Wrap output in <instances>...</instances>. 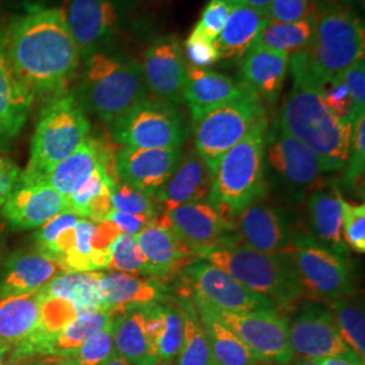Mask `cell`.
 <instances>
[{"label":"cell","mask_w":365,"mask_h":365,"mask_svg":"<svg viewBox=\"0 0 365 365\" xmlns=\"http://www.w3.org/2000/svg\"><path fill=\"white\" fill-rule=\"evenodd\" d=\"M4 37L16 75L34 96L51 99L78 75L81 57L64 11L34 7L16 16Z\"/></svg>","instance_id":"cell-1"},{"label":"cell","mask_w":365,"mask_h":365,"mask_svg":"<svg viewBox=\"0 0 365 365\" xmlns=\"http://www.w3.org/2000/svg\"><path fill=\"white\" fill-rule=\"evenodd\" d=\"M288 72L292 87L274 123L310 149L327 173L344 170L349 157L352 123L341 120L327 108L304 51L289 57Z\"/></svg>","instance_id":"cell-2"},{"label":"cell","mask_w":365,"mask_h":365,"mask_svg":"<svg viewBox=\"0 0 365 365\" xmlns=\"http://www.w3.org/2000/svg\"><path fill=\"white\" fill-rule=\"evenodd\" d=\"M75 95L86 113L111 125L148 98L141 64L120 53L105 51L91 54L83 60Z\"/></svg>","instance_id":"cell-3"},{"label":"cell","mask_w":365,"mask_h":365,"mask_svg":"<svg viewBox=\"0 0 365 365\" xmlns=\"http://www.w3.org/2000/svg\"><path fill=\"white\" fill-rule=\"evenodd\" d=\"M199 255L250 291L272 300L284 313L306 297L288 255L262 253L244 244L230 242Z\"/></svg>","instance_id":"cell-4"},{"label":"cell","mask_w":365,"mask_h":365,"mask_svg":"<svg viewBox=\"0 0 365 365\" xmlns=\"http://www.w3.org/2000/svg\"><path fill=\"white\" fill-rule=\"evenodd\" d=\"M267 118L222 157L214 173L209 200L225 215L235 218L255 205L265 191Z\"/></svg>","instance_id":"cell-5"},{"label":"cell","mask_w":365,"mask_h":365,"mask_svg":"<svg viewBox=\"0 0 365 365\" xmlns=\"http://www.w3.org/2000/svg\"><path fill=\"white\" fill-rule=\"evenodd\" d=\"M90 129V120L73 92L64 91L51 98L41 111L31 140L30 160L19 180H34L72 155L88 138Z\"/></svg>","instance_id":"cell-6"},{"label":"cell","mask_w":365,"mask_h":365,"mask_svg":"<svg viewBox=\"0 0 365 365\" xmlns=\"http://www.w3.org/2000/svg\"><path fill=\"white\" fill-rule=\"evenodd\" d=\"M304 52L317 75L339 76L346 68L364 58V24L351 10L327 9L315 16L313 38Z\"/></svg>","instance_id":"cell-7"},{"label":"cell","mask_w":365,"mask_h":365,"mask_svg":"<svg viewBox=\"0 0 365 365\" xmlns=\"http://www.w3.org/2000/svg\"><path fill=\"white\" fill-rule=\"evenodd\" d=\"M264 163L265 178L291 202H303L327 185V172L318 157L276 123L267 131Z\"/></svg>","instance_id":"cell-8"},{"label":"cell","mask_w":365,"mask_h":365,"mask_svg":"<svg viewBox=\"0 0 365 365\" xmlns=\"http://www.w3.org/2000/svg\"><path fill=\"white\" fill-rule=\"evenodd\" d=\"M300 286L312 299L330 303L354 292L349 259L325 248L309 232H300L288 249Z\"/></svg>","instance_id":"cell-9"},{"label":"cell","mask_w":365,"mask_h":365,"mask_svg":"<svg viewBox=\"0 0 365 365\" xmlns=\"http://www.w3.org/2000/svg\"><path fill=\"white\" fill-rule=\"evenodd\" d=\"M265 119L262 102L252 91L207 113L194 123L196 153L212 173L225 153Z\"/></svg>","instance_id":"cell-10"},{"label":"cell","mask_w":365,"mask_h":365,"mask_svg":"<svg viewBox=\"0 0 365 365\" xmlns=\"http://www.w3.org/2000/svg\"><path fill=\"white\" fill-rule=\"evenodd\" d=\"M117 144L140 149H182L185 125L176 106L145 98L111 123Z\"/></svg>","instance_id":"cell-11"},{"label":"cell","mask_w":365,"mask_h":365,"mask_svg":"<svg viewBox=\"0 0 365 365\" xmlns=\"http://www.w3.org/2000/svg\"><path fill=\"white\" fill-rule=\"evenodd\" d=\"M133 9V0H69L64 14L81 61L95 53L110 51Z\"/></svg>","instance_id":"cell-12"},{"label":"cell","mask_w":365,"mask_h":365,"mask_svg":"<svg viewBox=\"0 0 365 365\" xmlns=\"http://www.w3.org/2000/svg\"><path fill=\"white\" fill-rule=\"evenodd\" d=\"M215 313L262 361L274 365L292 363L294 352L289 342L288 317L280 309L262 307L248 313L215 310Z\"/></svg>","instance_id":"cell-13"},{"label":"cell","mask_w":365,"mask_h":365,"mask_svg":"<svg viewBox=\"0 0 365 365\" xmlns=\"http://www.w3.org/2000/svg\"><path fill=\"white\" fill-rule=\"evenodd\" d=\"M291 313L289 342L292 352L300 359L354 354L341 339L336 321L322 302L303 298Z\"/></svg>","instance_id":"cell-14"},{"label":"cell","mask_w":365,"mask_h":365,"mask_svg":"<svg viewBox=\"0 0 365 365\" xmlns=\"http://www.w3.org/2000/svg\"><path fill=\"white\" fill-rule=\"evenodd\" d=\"M184 274L192 298L209 303L218 312L248 313L262 307H276L272 300L250 291L209 261L192 262Z\"/></svg>","instance_id":"cell-15"},{"label":"cell","mask_w":365,"mask_h":365,"mask_svg":"<svg viewBox=\"0 0 365 365\" xmlns=\"http://www.w3.org/2000/svg\"><path fill=\"white\" fill-rule=\"evenodd\" d=\"M141 68L146 90L153 99L172 106L184 102L187 61L176 36L153 39L145 51Z\"/></svg>","instance_id":"cell-16"},{"label":"cell","mask_w":365,"mask_h":365,"mask_svg":"<svg viewBox=\"0 0 365 365\" xmlns=\"http://www.w3.org/2000/svg\"><path fill=\"white\" fill-rule=\"evenodd\" d=\"M244 245L269 255H286L299 235L283 209L269 205H250L235 217Z\"/></svg>","instance_id":"cell-17"},{"label":"cell","mask_w":365,"mask_h":365,"mask_svg":"<svg viewBox=\"0 0 365 365\" xmlns=\"http://www.w3.org/2000/svg\"><path fill=\"white\" fill-rule=\"evenodd\" d=\"M182 156L180 149L123 146L115 158V175L119 182L153 196L170 180Z\"/></svg>","instance_id":"cell-18"},{"label":"cell","mask_w":365,"mask_h":365,"mask_svg":"<svg viewBox=\"0 0 365 365\" xmlns=\"http://www.w3.org/2000/svg\"><path fill=\"white\" fill-rule=\"evenodd\" d=\"M168 217L170 227L197 255L226 244V235L235 229V218L225 215L207 199L182 205Z\"/></svg>","instance_id":"cell-19"},{"label":"cell","mask_w":365,"mask_h":365,"mask_svg":"<svg viewBox=\"0 0 365 365\" xmlns=\"http://www.w3.org/2000/svg\"><path fill=\"white\" fill-rule=\"evenodd\" d=\"M66 211H71L66 196L41 182H18L1 206L6 221L24 230L41 227Z\"/></svg>","instance_id":"cell-20"},{"label":"cell","mask_w":365,"mask_h":365,"mask_svg":"<svg viewBox=\"0 0 365 365\" xmlns=\"http://www.w3.org/2000/svg\"><path fill=\"white\" fill-rule=\"evenodd\" d=\"M64 272L60 261L39 249L15 252L1 268L0 297L36 294Z\"/></svg>","instance_id":"cell-21"},{"label":"cell","mask_w":365,"mask_h":365,"mask_svg":"<svg viewBox=\"0 0 365 365\" xmlns=\"http://www.w3.org/2000/svg\"><path fill=\"white\" fill-rule=\"evenodd\" d=\"M34 93L14 69L4 30L0 27V144L10 143L22 131L30 115Z\"/></svg>","instance_id":"cell-22"},{"label":"cell","mask_w":365,"mask_h":365,"mask_svg":"<svg viewBox=\"0 0 365 365\" xmlns=\"http://www.w3.org/2000/svg\"><path fill=\"white\" fill-rule=\"evenodd\" d=\"M249 91L240 80L187 64L184 102L190 108L194 123L210 111L233 102Z\"/></svg>","instance_id":"cell-23"},{"label":"cell","mask_w":365,"mask_h":365,"mask_svg":"<svg viewBox=\"0 0 365 365\" xmlns=\"http://www.w3.org/2000/svg\"><path fill=\"white\" fill-rule=\"evenodd\" d=\"M289 68V56L255 45L240 60V81L261 102L274 105Z\"/></svg>","instance_id":"cell-24"},{"label":"cell","mask_w":365,"mask_h":365,"mask_svg":"<svg viewBox=\"0 0 365 365\" xmlns=\"http://www.w3.org/2000/svg\"><path fill=\"white\" fill-rule=\"evenodd\" d=\"M212 182L214 173L194 149L182 156L170 180L153 196L163 211L170 212L182 205L206 200L211 194Z\"/></svg>","instance_id":"cell-25"},{"label":"cell","mask_w":365,"mask_h":365,"mask_svg":"<svg viewBox=\"0 0 365 365\" xmlns=\"http://www.w3.org/2000/svg\"><path fill=\"white\" fill-rule=\"evenodd\" d=\"M108 163L110 157L105 148L88 137L72 155L53 165L51 170L43 172L37 179L26 182H45L68 199L80 184H83L91 176L99 165L106 164L110 168Z\"/></svg>","instance_id":"cell-26"},{"label":"cell","mask_w":365,"mask_h":365,"mask_svg":"<svg viewBox=\"0 0 365 365\" xmlns=\"http://www.w3.org/2000/svg\"><path fill=\"white\" fill-rule=\"evenodd\" d=\"M268 14L256 10L245 0H233V7L215 48L223 60H241L257 42L262 29L268 24Z\"/></svg>","instance_id":"cell-27"},{"label":"cell","mask_w":365,"mask_h":365,"mask_svg":"<svg viewBox=\"0 0 365 365\" xmlns=\"http://www.w3.org/2000/svg\"><path fill=\"white\" fill-rule=\"evenodd\" d=\"M309 232L325 248L349 259L348 247L342 238V196L336 185H327L307 197Z\"/></svg>","instance_id":"cell-28"},{"label":"cell","mask_w":365,"mask_h":365,"mask_svg":"<svg viewBox=\"0 0 365 365\" xmlns=\"http://www.w3.org/2000/svg\"><path fill=\"white\" fill-rule=\"evenodd\" d=\"M135 238L144 253L150 277H165L194 253L170 226L152 223L135 235Z\"/></svg>","instance_id":"cell-29"},{"label":"cell","mask_w":365,"mask_h":365,"mask_svg":"<svg viewBox=\"0 0 365 365\" xmlns=\"http://www.w3.org/2000/svg\"><path fill=\"white\" fill-rule=\"evenodd\" d=\"M103 310L122 313L131 306L149 304L164 298L161 286L152 277L122 272H102L99 280Z\"/></svg>","instance_id":"cell-30"},{"label":"cell","mask_w":365,"mask_h":365,"mask_svg":"<svg viewBox=\"0 0 365 365\" xmlns=\"http://www.w3.org/2000/svg\"><path fill=\"white\" fill-rule=\"evenodd\" d=\"M146 304L131 306L115 318V352L130 365H158L156 344L145 329Z\"/></svg>","instance_id":"cell-31"},{"label":"cell","mask_w":365,"mask_h":365,"mask_svg":"<svg viewBox=\"0 0 365 365\" xmlns=\"http://www.w3.org/2000/svg\"><path fill=\"white\" fill-rule=\"evenodd\" d=\"M217 365H259L260 359L223 324L209 303L192 298Z\"/></svg>","instance_id":"cell-32"},{"label":"cell","mask_w":365,"mask_h":365,"mask_svg":"<svg viewBox=\"0 0 365 365\" xmlns=\"http://www.w3.org/2000/svg\"><path fill=\"white\" fill-rule=\"evenodd\" d=\"M41 292L0 297V344L15 346L30 337L39 325Z\"/></svg>","instance_id":"cell-33"},{"label":"cell","mask_w":365,"mask_h":365,"mask_svg":"<svg viewBox=\"0 0 365 365\" xmlns=\"http://www.w3.org/2000/svg\"><path fill=\"white\" fill-rule=\"evenodd\" d=\"M102 272H64L39 292L42 298H60L75 304L78 313L103 310L99 288Z\"/></svg>","instance_id":"cell-34"},{"label":"cell","mask_w":365,"mask_h":365,"mask_svg":"<svg viewBox=\"0 0 365 365\" xmlns=\"http://www.w3.org/2000/svg\"><path fill=\"white\" fill-rule=\"evenodd\" d=\"M178 304L182 318V341L175 365H217L194 300L187 295Z\"/></svg>","instance_id":"cell-35"},{"label":"cell","mask_w":365,"mask_h":365,"mask_svg":"<svg viewBox=\"0 0 365 365\" xmlns=\"http://www.w3.org/2000/svg\"><path fill=\"white\" fill-rule=\"evenodd\" d=\"M314 22V15L299 22H277L269 19L256 45L286 53L291 57L309 48L313 38Z\"/></svg>","instance_id":"cell-36"},{"label":"cell","mask_w":365,"mask_h":365,"mask_svg":"<svg viewBox=\"0 0 365 365\" xmlns=\"http://www.w3.org/2000/svg\"><path fill=\"white\" fill-rule=\"evenodd\" d=\"M327 307L336 321L341 339L364 363L365 315L363 303L351 297L327 303Z\"/></svg>","instance_id":"cell-37"},{"label":"cell","mask_w":365,"mask_h":365,"mask_svg":"<svg viewBox=\"0 0 365 365\" xmlns=\"http://www.w3.org/2000/svg\"><path fill=\"white\" fill-rule=\"evenodd\" d=\"M107 271L150 277L145 262L144 253L140 248L135 235L123 233L118 235L110 247Z\"/></svg>","instance_id":"cell-38"},{"label":"cell","mask_w":365,"mask_h":365,"mask_svg":"<svg viewBox=\"0 0 365 365\" xmlns=\"http://www.w3.org/2000/svg\"><path fill=\"white\" fill-rule=\"evenodd\" d=\"M164 327L157 341V354L160 363L176 364L182 348V318L178 302L163 303Z\"/></svg>","instance_id":"cell-39"},{"label":"cell","mask_w":365,"mask_h":365,"mask_svg":"<svg viewBox=\"0 0 365 365\" xmlns=\"http://www.w3.org/2000/svg\"><path fill=\"white\" fill-rule=\"evenodd\" d=\"M115 318L105 329L96 331L90 339H86L78 346V351L72 353L66 359H71L78 365L105 364L106 361L115 353Z\"/></svg>","instance_id":"cell-40"},{"label":"cell","mask_w":365,"mask_h":365,"mask_svg":"<svg viewBox=\"0 0 365 365\" xmlns=\"http://www.w3.org/2000/svg\"><path fill=\"white\" fill-rule=\"evenodd\" d=\"M315 72V71H314ZM317 75V73H315ZM319 91L327 108L333 115L339 118L344 122L354 125V110L351 93L339 76L336 78H322L317 75Z\"/></svg>","instance_id":"cell-41"},{"label":"cell","mask_w":365,"mask_h":365,"mask_svg":"<svg viewBox=\"0 0 365 365\" xmlns=\"http://www.w3.org/2000/svg\"><path fill=\"white\" fill-rule=\"evenodd\" d=\"M111 205L115 211L133 215L156 217L158 214L152 195H148L122 182H115L111 190Z\"/></svg>","instance_id":"cell-42"},{"label":"cell","mask_w":365,"mask_h":365,"mask_svg":"<svg viewBox=\"0 0 365 365\" xmlns=\"http://www.w3.org/2000/svg\"><path fill=\"white\" fill-rule=\"evenodd\" d=\"M342 238L348 248L365 253V206L342 197Z\"/></svg>","instance_id":"cell-43"},{"label":"cell","mask_w":365,"mask_h":365,"mask_svg":"<svg viewBox=\"0 0 365 365\" xmlns=\"http://www.w3.org/2000/svg\"><path fill=\"white\" fill-rule=\"evenodd\" d=\"M184 57L188 66L196 68H209L221 61L215 43L200 34L196 29L191 31L184 42Z\"/></svg>","instance_id":"cell-44"},{"label":"cell","mask_w":365,"mask_h":365,"mask_svg":"<svg viewBox=\"0 0 365 365\" xmlns=\"http://www.w3.org/2000/svg\"><path fill=\"white\" fill-rule=\"evenodd\" d=\"M233 7V0H211L195 27L200 34L215 43Z\"/></svg>","instance_id":"cell-45"},{"label":"cell","mask_w":365,"mask_h":365,"mask_svg":"<svg viewBox=\"0 0 365 365\" xmlns=\"http://www.w3.org/2000/svg\"><path fill=\"white\" fill-rule=\"evenodd\" d=\"M365 167V114L354 120L349 157L346 163L345 182L353 185L364 175Z\"/></svg>","instance_id":"cell-46"},{"label":"cell","mask_w":365,"mask_h":365,"mask_svg":"<svg viewBox=\"0 0 365 365\" xmlns=\"http://www.w3.org/2000/svg\"><path fill=\"white\" fill-rule=\"evenodd\" d=\"M341 80L346 86L353 101L354 118L365 114V61L359 60L354 64L346 68L341 75Z\"/></svg>","instance_id":"cell-47"},{"label":"cell","mask_w":365,"mask_h":365,"mask_svg":"<svg viewBox=\"0 0 365 365\" xmlns=\"http://www.w3.org/2000/svg\"><path fill=\"white\" fill-rule=\"evenodd\" d=\"M312 0H272L268 18L277 22H299L312 15Z\"/></svg>","instance_id":"cell-48"},{"label":"cell","mask_w":365,"mask_h":365,"mask_svg":"<svg viewBox=\"0 0 365 365\" xmlns=\"http://www.w3.org/2000/svg\"><path fill=\"white\" fill-rule=\"evenodd\" d=\"M78 220H80V217H78L75 212L66 211V212L58 214L51 221L46 222L43 226H41L38 233L36 235L37 249L42 250L43 253L48 252L54 244V241L58 238V235L68 229L76 226Z\"/></svg>","instance_id":"cell-49"},{"label":"cell","mask_w":365,"mask_h":365,"mask_svg":"<svg viewBox=\"0 0 365 365\" xmlns=\"http://www.w3.org/2000/svg\"><path fill=\"white\" fill-rule=\"evenodd\" d=\"M156 217L152 215H133L113 210L107 221L113 222L120 233L123 235H137L143 232L146 226L152 225Z\"/></svg>","instance_id":"cell-50"},{"label":"cell","mask_w":365,"mask_h":365,"mask_svg":"<svg viewBox=\"0 0 365 365\" xmlns=\"http://www.w3.org/2000/svg\"><path fill=\"white\" fill-rule=\"evenodd\" d=\"M21 173L22 170L18 168L14 161L6 157H0V207L11 195L14 188L19 182Z\"/></svg>","instance_id":"cell-51"},{"label":"cell","mask_w":365,"mask_h":365,"mask_svg":"<svg viewBox=\"0 0 365 365\" xmlns=\"http://www.w3.org/2000/svg\"><path fill=\"white\" fill-rule=\"evenodd\" d=\"M312 361H314L317 365H364V363L356 354L313 359Z\"/></svg>","instance_id":"cell-52"},{"label":"cell","mask_w":365,"mask_h":365,"mask_svg":"<svg viewBox=\"0 0 365 365\" xmlns=\"http://www.w3.org/2000/svg\"><path fill=\"white\" fill-rule=\"evenodd\" d=\"M53 356L46 357H9L4 365H49Z\"/></svg>","instance_id":"cell-53"},{"label":"cell","mask_w":365,"mask_h":365,"mask_svg":"<svg viewBox=\"0 0 365 365\" xmlns=\"http://www.w3.org/2000/svg\"><path fill=\"white\" fill-rule=\"evenodd\" d=\"M248 3L249 6L255 7L256 10L262 11V13H268V7L271 4L272 0H245Z\"/></svg>","instance_id":"cell-54"},{"label":"cell","mask_w":365,"mask_h":365,"mask_svg":"<svg viewBox=\"0 0 365 365\" xmlns=\"http://www.w3.org/2000/svg\"><path fill=\"white\" fill-rule=\"evenodd\" d=\"M11 349H13V346H11V345L0 344V365H4V363L7 361V359L10 357Z\"/></svg>","instance_id":"cell-55"},{"label":"cell","mask_w":365,"mask_h":365,"mask_svg":"<svg viewBox=\"0 0 365 365\" xmlns=\"http://www.w3.org/2000/svg\"><path fill=\"white\" fill-rule=\"evenodd\" d=\"M103 365H130L122 356H119L117 352L114 353Z\"/></svg>","instance_id":"cell-56"},{"label":"cell","mask_w":365,"mask_h":365,"mask_svg":"<svg viewBox=\"0 0 365 365\" xmlns=\"http://www.w3.org/2000/svg\"><path fill=\"white\" fill-rule=\"evenodd\" d=\"M4 235H6V225L0 222V260L3 257L4 249H6V240H4Z\"/></svg>","instance_id":"cell-57"},{"label":"cell","mask_w":365,"mask_h":365,"mask_svg":"<svg viewBox=\"0 0 365 365\" xmlns=\"http://www.w3.org/2000/svg\"><path fill=\"white\" fill-rule=\"evenodd\" d=\"M49 365H78L75 361H72L71 359L66 357H52V361Z\"/></svg>","instance_id":"cell-58"},{"label":"cell","mask_w":365,"mask_h":365,"mask_svg":"<svg viewBox=\"0 0 365 365\" xmlns=\"http://www.w3.org/2000/svg\"><path fill=\"white\" fill-rule=\"evenodd\" d=\"M294 365H317L314 361H312V360H307V359H300V357H298L297 360H295V363H294Z\"/></svg>","instance_id":"cell-59"},{"label":"cell","mask_w":365,"mask_h":365,"mask_svg":"<svg viewBox=\"0 0 365 365\" xmlns=\"http://www.w3.org/2000/svg\"><path fill=\"white\" fill-rule=\"evenodd\" d=\"M158 365H170V364H164V363H160Z\"/></svg>","instance_id":"cell-60"}]
</instances>
